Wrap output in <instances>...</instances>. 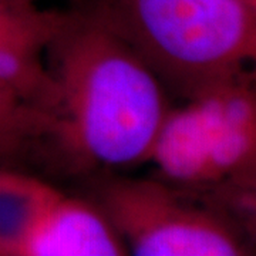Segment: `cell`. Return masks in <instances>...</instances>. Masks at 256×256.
Returning <instances> with one entry per match:
<instances>
[{"label": "cell", "mask_w": 256, "mask_h": 256, "mask_svg": "<svg viewBox=\"0 0 256 256\" xmlns=\"http://www.w3.org/2000/svg\"><path fill=\"white\" fill-rule=\"evenodd\" d=\"M44 53L58 90V174L84 178L148 161L171 107L136 52L90 10L72 6Z\"/></svg>", "instance_id": "cell-1"}, {"label": "cell", "mask_w": 256, "mask_h": 256, "mask_svg": "<svg viewBox=\"0 0 256 256\" xmlns=\"http://www.w3.org/2000/svg\"><path fill=\"white\" fill-rule=\"evenodd\" d=\"M184 100L242 72L256 56V9L240 0H82Z\"/></svg>", "instance_id": "cell-2"}, {"label": "cell", "mask_w": 256, "mask_h": 256, "mask_svg": "<svg viewBox=\"0 0 256 256\" xmlns=\"http://www.w3.org/2000/svg\"><path fill=\"white\" fill-rule=\"evenodd\" d=\"M86 198L137 256H242L249 232L214 205L162 180L116 172L84 176Z\"/></svg>", "instance_id": "cell-3"}, {"label": "cell", "mask_w": 256, "mask_h": 256, "mask_svg": "<svg viewBox=\"0 0 256 256\" xmlns=\"http://www.w3.org/2000/svg\"><path fill=\"white\" fill-rule=\"evenodd\" d=\"M128 249L86 196L58 192L18 248V256H122Z\"/></svg>", "instance_id": "cell-4"}, {"label": "cell", "mask_w": 256, "mask_h": 256, "mask_svg": "<svg viewBox=\"0 0 256 256\" xmlns=\"http://www.w3.org/2000/svg\"><path fill=\"white\" fill-rule=\"evenodd\" d=\"M57 114L0 92V170L57 175Z\"/></svg>", "instance_id": "cell-5"}, {"label": "cell", "mask_w": 256, "mask_h": 256, "mask_svg": "<svg viewBox=\"0 0 256 256\" xmlns=\"http://www.w3.org/2000/svg\"><path fill=\"white\" fill-rule=\"evenodd\" d=\"M58 192L40 175L0 170V256H18L22 242Z\"/></svg>", "instance_id": "cell-6"}, {"label": "cell", "mask_w": 256, "mask_h": 256, "mask_svg": "<svg viewBox=\"0 0 256 256\" xmlns=\"http://www.w3.org/2000/svg\"><path fill=\"white\" fill-rule=\"evenodd\" d=\"M66 12L44 10L30 0H0V50L20 37L52 36L60 28Z\"/></svg>", "instance_id": "cell-7"}, {"label": "cell", "mask_w": 256, "mask_h": 256, "mask_svg": "<svg viewBox=\"0 0 256 256\" xmlns=\"http://www.w3.org/2000/svg\"><path fill=\"white\" fill-rule=\"evenodd\" d=\"M240 2H244L245 4H248L252 9H256V0H240Z\"/></svg>", "instance_id": "cell-8"}, {"label": "cell", "mask_w": 256, "mask_h": 256, "mask_svg": "<svg viewBox=\"0 0 256 256\" xmlns=\"http://www.w3.org/2000/svg\"><path fill=\"white\" fill-rule=\"evenodd\" d=\"M30 2H37V0H30ZM72 3V6H76V4H80L82 0H68Z\"/></svg>", "instance_id": "cell-9"}]
</instances>
